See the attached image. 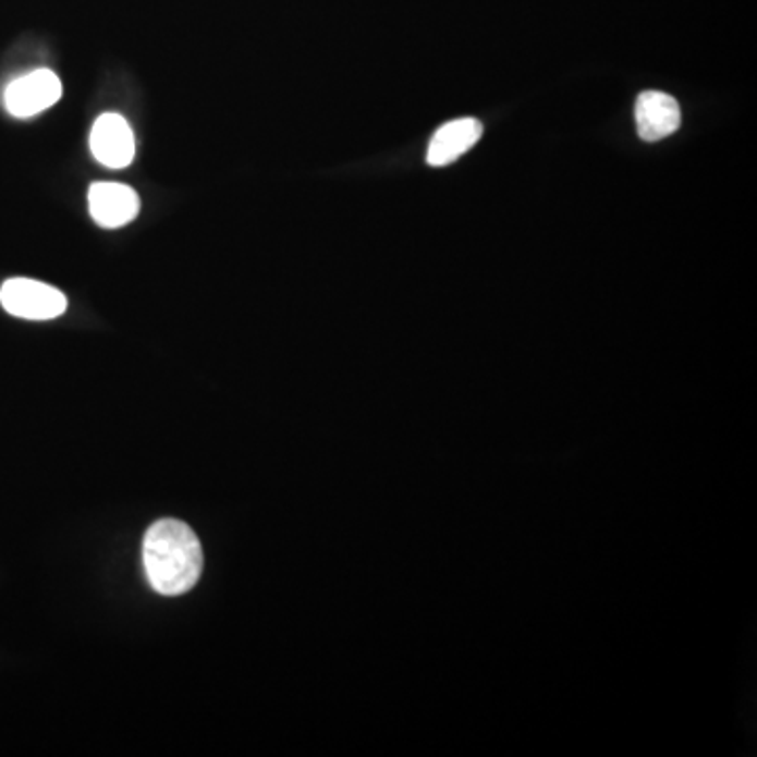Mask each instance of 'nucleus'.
<instances>
[{
  "instance_id": "obj_1",
  "label": "nucleus",
  "mask_w": 757,
  "mask_h": 757,
  "mask_svg": "<svg viewBox=\"0 0 757 757\" xmlns=\"http://www.w3.org/2000/svg\"><path fill=\"white\" fill-rule=\"evenodd\" d=\"M144 564L158 594L182 596L198 583L205 558L194 530L180 520L164 517L146 533Z\"/></svg>"
},
{
  "instance_id": "obj_2",
  "label": "nucleus",
  "mask_w": 757,
  "mask_h": 757,
  "mask_svg": "<svg viewBox=\"0 0 757 757\" xmlns=\"http://www.w3.org/2000/svg\"><path fill=\"white\" fill-rule=\"evenodd\" d=\"M0 303L11 316L26 320H53L68 307L61 291L30 278L7 280L0 289Z\"/></svg>"
},
{
  "instance_id": "obj_3",
  "label": "nucleus",
  "mask_w": 757,
  "mask_h": 757,
  "mask_svg": "<svg viewBox=\"0 0 757 757\" xmlns=\"http://www.w3.org/2000/svg\"><path fill=\"white\" fill-rule=\"evenodd\" d=\"M61 97V81L51 70H36L20 76L4 89V108L15 119H30L51 106Z\"/></svg>"
},
{
  "instance_id": "obj_4",
  "label": "nucleus",
  "mask_w": 757,
  "mask_h": 757,
  "mask_svg": "<svg viewBox=\"0 0 757 757\" xmlns=\"http://www.w3.org/2000/svg\"><path fill=\"white\" fill-rule=\"evenodd\" d=\"M93 156L108 169H124L135 158V135L119 114L99 117L89 139Z\"/></svg>"
},
{
  "instance_id": "obj_5",
  "label": "nucleus",
  "mask_w": 757,
  "mask_h": 757,
  "mask_svg": "<svg viewBox=\"0 0 757 757\" xmlns=\"http://www.w3.org/2000/svg\"><path fill=\"white\" fill-rule=\"evenodd\" d=\"M636 124L642 142H661L673 135L682 124L680 103L667 93H639L636 101Z\"/></svg>"
},
{
  "instance_id": "obj_6",
  "label": "nucleus",
  "mask_w": 757,
  "mask_h": 757,
  "mask_svg": "<svg viewBox=\"0 0 757 757\" xmlns=\"http://www.w3.org/2000/svg\"><path fill=\"white\" fill-rule=\"evenodd\" d=\"M89 211L97 225L114 230L131 223L139 212V196L122 183H93Z\"/></svg>"
},
{
  "instance_id": "obj_7",
  "label": "nucleus",
  "mask_w": 757,
  "mask_h": 757,
  "mask_svg": "<svg viewBox=\"0 0 757 757\" xmlns=\"http://www.w3.org/2000/svg\"><path fill=\"white\" fill-rule=\"evenodd\" d=\"M483 137V122L476 119H456L442 124L427 146V164L447 167L472 150Z\"/></svg>"
}]
</instances>
